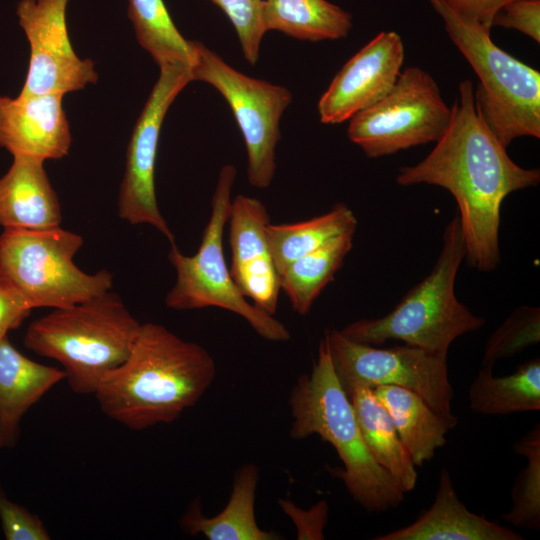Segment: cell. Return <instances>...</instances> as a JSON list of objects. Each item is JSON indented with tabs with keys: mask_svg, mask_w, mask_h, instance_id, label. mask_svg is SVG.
Here are the masks:
<instances>
[{
	"mask_svg": "<svg viewBox=\"0 0 540 540\" xmlns=\"http://www.w3.org/2000/svg\"><path fill=\"white\" fill-rule=\"evenodd\" d=\"M30 312L18 294L0 278V340L18 328Z\"/></svg>",
	"mask_w": 540,
	"mask_h": 540,
	"instance_id": "cell-35",
	"label": "cell"
},
{
	"mask_svg": "<svg viewBox=\"0 0 540 540\" xmlns=\"http://www.w3.org/2000/svg\"><path fill=\"white\" fill-rule=\"evenodd\" d=\"M258 479L257 466L245 464L235 474L225 508L214 517H205L196 500L181 517V528L190 535L203 534L209 540L279 539L276 533L262 530L256 523L255 495Z\"/></svg>",
	"mask_w": 540,
	"mask_h": 540,
	"instance_id": "cell-20",
	"label": "cell"
},
{
	"mask_svg": "<svg viewBox=\"0 0 540 540\" xmlns=\"http://www.w3.org/2000/svg\"><path fill=\"white\" fill-rule=\"evenodd\" d=\"M470 409L484 415H507L540 410V359L518 365L515 372L494 376L483 366L468 391Z\"/></svg>",
	"mask_w": 540,
	"mask_h": 540,
	"instance_id": "cell-24",
	"label": "cell"
},
{
	"mask_svg": "<svg viewBox=\"0 0 540 540\" xmlns=\"http://www.w3.org/2000/svg\"><path fill=\"white\" fill-rule=\"evenodd\" d=\"M192 46V81L211 85L229 104L246 147L248 182L268 188L276 170L280 120L292 102L290 90L241 73L199 41Z\"/></svg>",
	"mask_w": 540,
	"mask_h": 540,
	"instance_id": "cell-9",
	"label": "cell"
},
{
	"mask_svg": "<svg viewBox=\"0 0 540 540\" xmlns=\"http://www.w3.org/2000/svg\"><path fill=\"white\" fill-rule=\"evenodd\" d=\"M449 38L473 68L479 83L475 107L507 146L516 138H540V73L498 47L491 28L466 20L442 0H431Z\"/></svg>",
	"mask_w": 540,
	"mask_h": 540,
	"instance_id": "cell-6",
	"label": "cell"
},
{
	"mask_svg": "<svg viewBox=\"0 0 540 540\" xmlns=\"http://www.w3.org/2000/svg\"><path fill=\"white\" fill-rule=\"evenodd\" d=\"M539 169L516 164L475 107L470 80L460 82L451 117L433 150L419 163L399 169L401 186L429 184L454 197L465 240V261L479 271L500 262V208L512 192L536 186Z\"/></svg>",
	"mask_w": 540,
	"mask_h": 540,
	"instance_id": "cell-1",
	"label": "cell"
},
{
	"mask_svg": "<svg viewBox=\"0 0 540 540\" xmlns=\"http://www.w3.org/2000/svg\"><path fill=\"white\" fill-rule=\"evenodd\" d=\"M357 219L344 203L307 221L267 226V237L275 267L280 274L296 259L315 251L329 241L355 233Z\"/></svg>",
	"mask_w": 540,
	"mask_h": 540,
	"instance_id": "cell-25",
	"label": "cell"
},
{
	"mask_svg": "<svg viewBox=\"0 0 540 540\" xmlns=\"http://www.w3.org/2000/svg\"><path fill=\"white\" fill-rule=\"evenodd\" d=\"M266 31H279L298 40L318 42L345 38L352 15L327 0H263Z\"/></svg>",
	"mask_w": 540,
	"mask_h": 540,
	"instance_id": "cell-23",
	"label": "cell"
},
{
	"mask_svg": "<svg viewBox=\"0 0 540 540\" xmlns=\"http://www.w3.org/2000/svg\"><path fill=\"white\" fill-rule=\"evenodd\" d=\"M289 405L293 418L290 436L301 440L316 434L330 443L344 465L334 474L367 512H383L403 502L405 493L365 444L324 338L311 372L300 376L293 387Z\"/></svg>",
	"mask_w": 540,
	"mask_h": 540,
	"instance_id": "cell-3",
	"label": "cell"
},
{
	"mask_svg": "<svg viewBox=\"0 0 540 540\" xmlns=\"http://www.w3.org/2000/svg\"><path fill=\"white\" fill-rule=\"evenodd\" d=\"M375 540H522L497 522L467 509L459 500L446 469H442L434 501L406 527L374 537Z\"/></svg>",
	"mask_w": 540,
	"mask_h": 540,
	"instance_id": "cell-17",
	"label": "cell"
},
{
	"mask_svg": "<svg viewBox=\"0 0 540 540\" xmlns=\"http://www.w3.org/2000/svg\"><path fill=\"white\" fill-rule=\"evenodd\" d=\"M44 161L13 157L0 178V225L46 229L60 226L61 206L43 166Z\"/></svg>",
	"mask_w": 540,
	"mask_h": 540,
	"instance_id": "cell-19",
	"label": "cell"
},
{
	"mask_svg": "<svg viewBox=\"0 0 540 540\" xmlns=\"http://www.w3.org/2000/svg\"><path fill=\"white\" fill-rule=\"evenodd\" d=\"M219 7L234 27L244 58L255 65L262 39L267 32L263 23V0H209Z\"/></svg>",
	"mask_w": 540,
	"mask_h": 540,
	"instance_id": "cell-30",
	"label": "cell"
},
{
	"mask_svg": "<svg viewBox=\"0 0 540 540\" xmlns=\"http://www.w3.org/2000/svg\"><path fill=\"white\" fill-rule=\"evenodd\" d=\"M69 0H21L19 25L30 45V60L20 96L78 91L95 84L98 74L90 59L72 48L66 24Z\"/></svg>",
	"mask_w": 540,
	"mask_h": 540,
	"instance_id": "cell-13",
	"label": "cell"
},
{
	"mask_svg": "<svg viewBox=\"0 0 540 540\" xmlns=\"http://www.w3.org/2000/svg\"><path fill=\"white\" fill-rule=\"evenodd\" d=\"M462 18L492 28L496 13L513 0H442Z\"/></svg>",
	"mask_w": 540,
	"mask_h": 540,
	"instance_id": "cell-34",
	"label": "cell"
},
{
	"mask_svg": "<svg viewBox=\"0 0 540 540\" xmlns=\"http://www.w3.org/2000/svg\"><path fill=\"white\" fill-rule=\"evenodd\" d=\"M527 463L518 473L511 490L512 508L501 516L512 526L540 529V424L537 423L513 445Z\"/></svg>",
	"mask_w": 540,
	"mask_h": 540,
	"instance_id": "cell-28",
	"label": "cell"
},
{
	"mask_svg": "<svg viewBox=\"0 0 540 540\" xmlns=\"http://www.w3.org/2000/svg\"><path fill=\"white\" fill-rule=\"evenodd\" d=\"M354 233L329 241L289 264L280 274V289L300 315H306L322 290L334 278L353 246Z\"/></svg>",
	"mask_w": 540,
	"mask_h": 540,
	"instance_id": "cell-26",
	"label": "cell"
},
{
	"mask_svg": "<svg viewBox=\"0 0 540 540\" xmlns=\"http://www.w3.org/2000/svg\"><path fill=\"white\" fill-rule=\"evenodd\" d=\"M358 421L366 446L374 459L397 482L404 493L412 491L417 483L416 466L399 438L386 408L373 389L354 385L345 391Z\"/></svg>",
	"mask_w": 540,
	"mask_h": 540,
	"instance_id": "cell-21",
	"label": "cell"
},
{
	"mask_svg": "<svg viewBox=\"0 0 540 540\" xmlns=\"http://www.w3.org/2000/svg\"><path fill=\"white\" fill-rule=\"evenodd\" d=\"M0 522L7 540L51 539L42 520L25 507L11 501L0 484Z\"/></svg>",
	"mask_w": 540,
	"mask_h": 540,
	"instance_id": "cell-31",
	"label": "cell"
},
{
	"mask_svg": "<svg viewBox=\"0 0 540 540\" xmlns=\"http://www.w3.org/2000/svg\"><path fill=\"white\" fill-rule=\"evenodd\" d=\"M140 326L122 299L109 290L81 303L54 308L34 320L24 345L60 363L71 390L89 395L126 360Z\"/></svg>",
	"mask_w": 540,
	"mask_h": 540,
	"instance_id": "cell-4",
	"label": "cell"
},
{
	"mask_svg": "<svg viewBox=\"0 0 540 540\" xmlns=\"http://www.w3.org/2000/svg\"><path fill=\"white\" fill-rule=\"evenodd\" d=\"M540 341V310L521 306L490 335L482 364L493 367L500 359L510 358Z\"/></svg>",
	"mask_w": 540,
	"mask_h": 540,
	"instance_id": "cell-29",
	"label": "cell"
},
{
	"mask_svg": "<svg viewBox=\"0 0 540 540\" xmlns=\"http://www.w3.org/2000/svg\"><path fill=\"white\" fill-rule=\"evenodd\" d=\"M63 379L62 369L27 358L7 335L0 340V450L15 446L26 412Z\"/></svg>",
	"mask_w": 540,
	"mask_h": 540,
	"instance_id": "cell-18",
	"label": "cell"
},
{
	"mask_svg": "<svg viewBox=\"0 0 540 540\" xmlns=\"http://www.w3.org/2000/svg\"><path fill=\"white\" fill-rule=\"evenodd\" d=\"M62 103L59 93L0 97V146L13 157H65L71 134Z\"/></svg>",
	"mask_w": 540,
	"mask_h": 540,
	"instance_id": "cell-16",
	"label": "cell"
},
{
	"mask_svg": "<svg viewBox=\"0 0 540 540\" xmlns=\"http://www.w3.org/2000/svg\"><path fill=\"white\" fill-rule=\"evenodd\" d=\"M451 107L435 79L424 69L401 71L379 101L349 120L347 135L369 158L436 142L445 132Z\"/></svg>",
	"mask_w": 540,
	"mask_h": 540,
	"instance_id": "cell-10",
	"label": "cell"
},
{
	"mask_svg": "<svg viewBox=\"0 0 540 540\" xmlns=\"http://www.w3.org/2000/svg\"><path fill=\"white\" fill-rule=\"evenodd\" d=\"M336 375L346 391L354 385L374 388L395 385L421 396L454 427L453 388L449 381L447 354L409 344L376 348L345 337L340 330L324 334Z\"/></svg>",
	"mask_w": 540,
	"mask_h": 540,
	"instance_id": "cell-11",
	"label": "cell"
},
{
	"mask_svg": "<svg viewBox=\"0 0 540 540\" xmlns=\"http://www.w3.org/2000/svg\"><path fill=\"white\" fill-rule=\"evenodd\" d=\"M466 246L458 214L447 224L439 256L430 273L383 317L344 327L348 339L368 345L388 340L446 353L458 337L483 327L485 320L458 301L454 287Z\"/></svg>",
	"mask_w": 540,
	"mask_h": 540,
	"instance_id": "cell-5",
	"label": "cell"
},
{
	"mask_svg": "<svg viewBox=\"0 0 540 540\" xmlns=\"http://www.w3.org/2000/svg\"><path fill=\"white\" fill-rule=\"evenodd\" d=\"M128 16L138 43L159 68L181 66L190 70L194 61L192 41L178 31L164 0H128Z\"/></svg>",
	"mask_w": 540,
	"mask_h": 540,
	"instance_id": "cell-27",
	"label": "cell"
},
{
	"mask_svg": "<svg viewBox=\"0 0 540 540\" xmlns=\"http://www.w3.org/2000/svg\"><path fill=\"white\" fill-rule=\"evenodd\" d=\"M236 168L222 167L211 202V214L204 229L198 251L183 254L175 243L168 254L176 270V282L165 297V304L174 310L219 307L244 318L262 338L272 342L289 340L290 332L271 314L256 307L234 282L223 251V233L228 221L231 192Z\"/></svg>",
	"mask_w": 540,
	"mask_h": 540,
	"instance_id": "cell-8",
	"label": "cell"
},
{
	"mask_svg": "<svg viewBox=\"0 0 540 540\" xmlns=\"http://www.w3.org/2000/svg\"><path fill=\"white\" fill-rule=\"evenodd\" d=\"M404 62V45L394 31H382L334 76L317 105L320 121L340 124L379 101L394 86Z\"/></svg>",
	"mask_w": 540,
	"mask_h": 540,
	"instance_id": "cell-14",
	"label": "cell"
},
{
	"mask_svg": "<svg viewBox=\"0 0 540 540\" xmlns=\"http://www.w3.org/2000/svg\"><path fill=\"white\" fill-rule=\"evenodd\" d=\"M372 389L389 413L415 466L430 461L436 450L445 445L446 435L454 426L411 390L395 385Z\"/></svg>",
	"mask_w": 540,
	"mask_h": 540,
	"instance_id": "cell-22",
	"label": "cell"
},
{
	"mask_svg": "<svg viewBox=\"0 0 540 540\" xmlns=\"http://www.w3.org/2000/svg\"><path fill=\"white\" fill-rule=\"evenodd\" d=\"M192 82L181 66L160 68V74L135 123L127 147L126 166L118 197V215L132 225L149 224L169 242L174 235L156 199L155 165L162 123L178 94Z\"/></svg>",
	"mask_w": 540,
	"mask_h": 540,
	"instance_id": "cell-12",
	"label": "cell"
},
{
	"mask_svg": "<svg viewBox=\"0 0 540 540\" xmlns=\"http://www.w3.org/2000/svg\"><path fill=\"white\" fill-rule=\"evenodd\" d=\"M208 351L160 324H141L126 360L108 373L94 395L109 418L133 430L171 423L212 384Z\"/></svg>",
	"mask_w": 540,
	"mask_h": 540,
	"instance_id": "cell-2",
	"label": "cell"
},
{
	"mask_svg": "<svg viewBox=\"0 0 540 540\" xmlns=\"http://www.w3.org/2000/svg\"><path fill=\"white\" fill-rule=\"evenodd\" d=\"M285 514L295 523L299 540L323 539V529L328 520V504L321 500L309 510H301L288 500H279Z\"/></svg>",
	"mask_w": 540,
	"mask_h": 540,
	"instance_id": "cell-33",
	"label": "cell"
},
{
	"mask_svg": "<svg viewBox=\"0 0 540 540\" xmlns=\"http://www.w3.org/2000/svg\"><path fill=\"white\" fill-rule=\"evenodd\" d=\"M83 237L60 226L5 228L0 235V278L32 310L62 308L107 292L113 284L105 269L88 274L73 258Z\"/></svg>",
	"mask_w": 540,
	"mask_h": 540,
	"instance_id": "cell-7",
	"label": "cell"
},
{
	"mask_svg": "<svg viewBox=\"0 0 540 540\" xmlns=\"http://www.w3.org/2000/svg\"><path fill=\"white\" fill-rule=\"evenodd\" d=\"M517 30L540 43V0H513L494 16L492 27Z\"/></svg>",
	"mask_w": 540,
	"mask_h": 540,
	"instance_id": "cell-32",
	"label": "cell"
},
{
	"mask_svg": "<svg viewBox=\"0 0 540 540\" xmlns=\"http://www.w3.org/2000/svg\"><path fill=\"white\" fill-rule=\"evenodd\" d=\"M227 222L231 276L247 299L273 315L281 289L267 237V209L259 199L240 194L231 201Z\"/></svg>",
	"mask_w": 540,
	"mask_h": 540,
	"instance_id": "cell-15",
	"label": "cell"
}]
</instances>
